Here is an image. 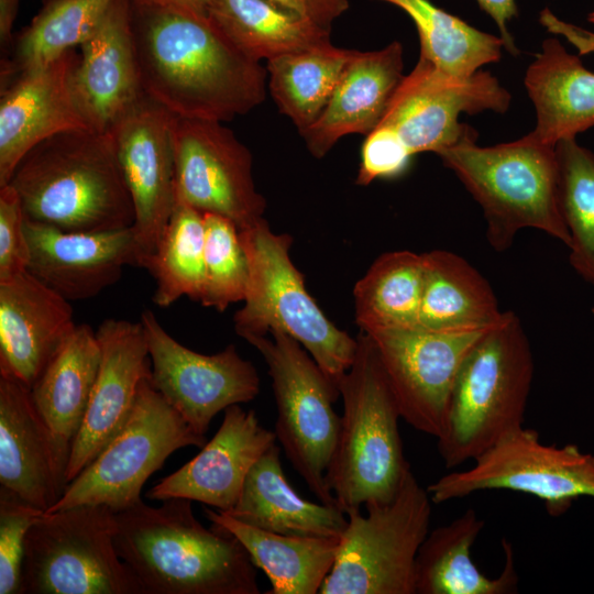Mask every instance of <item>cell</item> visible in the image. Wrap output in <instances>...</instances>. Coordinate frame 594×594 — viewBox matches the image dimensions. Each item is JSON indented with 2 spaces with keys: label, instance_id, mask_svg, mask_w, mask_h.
Segmentation results:
<instances>
[{
  "label": "cell",
  "instance_id": "obj_1",
  "mask_svg": "<svg viewBox=\"0 0 594 594\" xmlns=\"http://www.w3.org/2000/svg\"><path fill=\"white\" fill-rule=\"evenodd\" d=\"M144 95L177 117L226 122L261 105L267 72L210 20L131 0Z\"/></svg>",
  "mask_w": 594,
  "mask_h": 594
},
{
  "label": "cell",
  "instance_id": "obj_2",
  "mask_svg": "<svg viewBox=\"0 0 594 594\" xmlns=\"http://www.w3.org/2000/svg\"><path fill=\"white\" fill-rule=\"evenodd\" d=\"M114 544L143 594H258L255 565L228 530L205 527L191 501L142 499L116 513Z\"/></svg>",
  "mask_w": 594,
  "mask_h": 594
},
{
  "label": "cell",
  "instance_id": "obj_3",
  "mask_svg": "<svg viewBox=\"0 0 594 594\" xmlns=\"http://www.w3.org/2000/svg\"><path fill=\"white\" fill-rule=\"evenodd\" d=\"M25 218L64 231L130 228L134 208L111 133L55 134L20 161L9 182Z\"/></svg>",
  "mask_w": 594,
  "mask_h": 594
},
{
  "label": "cell",
  "instance_id": "obj_4",
  "mask_svg": "<svg viewBox=\"0 0 594 594\" xmlns=\"http://www.w3.org/2000/svg\"><path fill=\"white\" fill-rule=\"evenodd\" d=\"M354 361L338 383L343 414L327 484L345 514L391 502L411 470L397 399L372 338L360 330Z\"/></svg>",
  "mask_w": 594,
  "mask_h": 594
},
{
  "label": "cell",
  "instance_id": "obj_5",
  "mask_svg": "<svg viewBox=\"0 0 594 594\" xmlns=\"http://www.w3.org/2000/svg\"><path fill=\"white\" fill-rule=\"evenodd\" d=\"M437 155L481 206L493 250H508L517 233L529 228L569 246L559 200L556 145L528 133L513 142L482 147L472 129Z\"/></svg>",
  "mask_w": 594,
  "mask_h": 594
},
{
  "label": "cell",
  "instance_id": "obj_6",
  "mask_svg": "<svg viewBox=\"0 0 594 594\" xmlns=\"http://www.w3.org/2000/svg\"><path fill=\"white\" fill-rule=\"evenodd\" d=\"M534 358L519 317L504 311L466 355L457 376L438 452L448 469L474 460L524 426Z\"/></svg>",
  "mask_w": 594,
  "mask_h": 594
},
{
  "label": "cell",
  "instance_id": "obj_7",
  "mask_svg": "<svg viewBox=\"0 0 594 594\" xmlns=\"http://www.w3.org/2000/svg\"><path fill=\"white\" fill-rule=\"evenodd\" d=\"M249 262L244 306L233 317L243 339L282 331L297 340L337 385L354 361L358 341L327 318L307 292L289 250L293 239L265 219L239 230Z\"/></svg>",
  "mask_w": 594,
  "mask_h": 594
},
{
  "label": "cell",
  "instance_id": "obj_8",
  "mask_svg": "<svg viewBox=\"0 0 594 594\" xmlns=\"http://www.w3.org/2000/svg\"><path fill=\"white\" fill-rule=\"evenodd\" d=\"M114 530L116 512L106 505L44 513L25 538L19 594H143Z\"/></svg>",
  "mask_w": 594,
  "mask_h": 594
},
{
  "label": "cell",
  "instance_id": "obj_9",
  "mask_svg": "<svg viewBox=\"0 0 594 594\" xmlns=\"http://www.w3.org/2000/svg\"><path fill=\"white\" fill-rule=\"evenodd\" d=\"M431 498L411 470L388 503L346 514L320 594H416L415 568L430 531Z\"/></svg>",
  "mask_w": 594,
  "mask_h": 594
},
{
  "label": "cell",
  "instance_id": "obj_10",
  "mask_svg": "<svg viewBox=\"0 0 594 594\" xmlns=\"http://www.w3.org/2000/svg\"><path fill=\"white\" fill-rule=\"evenodd\" d=\"M272 338L245 340L263 356L276 404L275 436L294 470L319 502L337 505L327 484L341 417L333 404L338 385L308 351L290 336L273 330Z\"/></svg>",
  "mask_w": 594,
  "mask_h": 594
},
{
  "label": "cell",
  "instance_id": "obj_11",
  "mask_svg": "<svg viewBox=\"0 0 594 594\" xmlns=\"http://www.w3.org/2000/svg\"><path fill=\"white\" fill-rule=\"evenodd\" d=\"M206 442L155 388L150 372L123 427L46 513L84 504L121 512L142 499L143 485L172 453Z\"/></svg>",
  "mask_w": 594,
  "mask_h": 594
},
{
  "label": "cell",
  "instance_id": "obj_12",
  "mask_svg": "<svg viewBox=\"0 0 594 594\" xmlns=\"http://www.w3.org/2000/svg\"><path fill=\"white\" fill-rule=\"evenodd\" d=\"M473 461L471 468L446 474L427 486L432 503L480 491L508 490L538 497L551 516H559L578 497H594V455L574 444H544L537 430L524 426Z\"/></svg>",
  "mask_w": 594,
  "mask_h": 594
},
{
  "label": "cell",
  "instance_id": "obj_13",
  "mask_svg": "<svg viewBox=\"0 0 594 594\" xmlns=\"http://www.w3.org/2000/svg\"><path fill=\"white\" fill-rule=\"evenodd\" d=\"M172 133L178 196L239 230L264 219L266 201L254 184L252 154L223 122L174 114Z\"/></svg>",
  "mask_w": 594,
  "mask_h": 594
},
{
  "label": "cell",
  "instance_id": "obj_14",
  "mask_svg": "<svg viewBox=\"0 0 594 594\" xmlns=\"http://www.w3.org/2000/svg\"><path fill=\"white\" fill-rule=\"evenodd\" d=\"M487 330L433 331L415 327L366 332L376 346L402 419L436 439L442 435L459 371Z\"/></svg>",
  "mask_w": 594,
  "mask_h": 594
},
{
  "label": "cell",
  "instance_id": "obj_15",
  "mask_svg": "<svg viewBox=\"0 0 594 594\" xmlns=\"http://www.w3.org/2000/svg\"><path fill=\"white\" fill-rule=\"evenodd\" d=\"M155 388L184 420L205 436L213 417L232 405L253 400L260 393L255 366L234 344L206 355L175 340L146 309L140 319Z\"/></svg>",
  "mask_w": 594,
  "mask_h": 594
},
{
  "label": "cell",
  "instance_id": "obj_16",
  "mask_svg": "<svg viewBox=\"0 0 594 594\" xmlns=\"http://www.w3.org/2000/svg\"><path fill=\"white\" fill-rule=\"evenodd\" d=\"M510 101V94L488 72L455 77L419 56L378 125L394 131L413 156L422 152L438 154L472 130L459 122L461 113H503Z\"/></svg>",
  "mask_w": 594,
  "mask_h": 594
},
{
  "label": "cell",
  "instance_id": "obj_17",
  "mask_svg": "<svg viewBox=\"0 0 594 594\" xmlns=\"http://www.w3.org/2000/svg\"><path fill=\"white\" fill-rule=\"evenodd\" d=\"M173 118L143 95L109 130L133 202L140 267L154 253L175 202Z\"/></svg>",
  "mask_w": 594,
  "mask_h": 594
},
{
  "label": "cell",
  "instance_id": "obj_18",
  "mask_svg": "<svg viewBox=\"0 0 594 594\" xmlns=\"http://www.w3.org/2000/svg\"><path fill=\"white\" fill-rule=\"evenodd\" d=\"M79 62L80 54L68 50L1 88L0 187L9 184L20 161L40 142L62 132L92 129L74 86Z\"/></svg>",
  "mask_w": 594,
  "mask_h": 594
},
{
  "label": "cell",
  "instance_id": "obj_19",
  "mask_svg": "<svg viewBox=\"0 0 594 594\" xmlns=\"http://www.w3.org/2000/svg\"><path fill=\"white\" fill-rule=\"evenodd\" d=\"M70 451L38 414L30 388L0 375V487L46 513L68 485Z\"/></svg>",
  "mask_w": 594,
  "mask_h": 594
},
{
  "label": "cell",
  "instance_id": "obj_20",
  "mask_svg": "<svg viewBox=\"0 0 594 594\" xmlns=\"http://www.w3.org/2000/svg\"><path fill=\"white\" fill-rule=\"evenodd\" d=\"M28 271L67 300L96 297L116 284L125 266L141 264L133 227L64 231L25 218Z\"/></svg>",
  "mask_w": 594,
  "mask_h": 594
},
{
  "label": "cell",
  "instance_id": "obj_21",
  "mask_svg": "<svg viewBox=\"0 0 594 594\" xmlns=\"http://www.w3.org/2000/svg\"><path fill=\"white\" fill-rule=\"evenodd\" d=\"M101 361L82 425L73 441L69 484L128 420L151 359L141 321L106 319L96 331Z\"/></svg>",
  "mask_w": 594,
  "mask_h": 594
},
{
  "label": "cell",
  "instance_id": "obj_22",
  "mask_svg": "<svg viewBox=\"0 0 594 594\" xmlns=\"http://www.w3.org/2000/svg\"><path fill=\"white\" fill-rule=\"evenodd\" d=\"M276 441L275 432L260 424L254 410L229 406L218 431L200 452L150 488L146 497L162 502L186 498L229 512L252 466Z\"/></svg>",
  "mask_w": 594,
  "mask_h": 594
},
{
  "label": "cell",
  "instance_id": "obj_23",
  "mask_svg": "<svg viewBox=\"0 0 594 594\" xmlns=\"http://www.w3.org/2000/svg\"><path fill=\"white\" fill-rule=\"evenodd\" d=\"M69 300L29 271L0 282V375L31 389L77 326Z\"/></svg>",
  "mask_w": 594,
  "mask_h": 594
},
{
  "label": "cell",
  "instance_id": "obj_24",
  "mask_svg": "<svg viewBox=\"0 0 594 594\" xmlns=\"http://www.w3.org/2000/svg\"><path fill=\"white\" fill-rule=\"evenodd\" d=\"M80 48L75 91L91 128L108 132L144 95L132 32L131 0H114Z\"/></svg>",
  "mask_w": 594,
  "mask_h": 594
},
{
  "label": "cell",
  "instance_id": "obj_25",
  "mask_svg": "<svg viewBox=\"0 0 594 594\" xmlns=\"http://www.w3.org/2000/svg\"><path fill=\"white\" fill-rule=\"evenodd\" d=\"M398 41L370 52L353 50L320 118L299 132L314 157H323L348 134L372 132L384 118L405 75Z\"/></svg>",
  "mask_w": 594,
  "mask_h": 594
},
{
  "label": "cell",
  "instance_id": "obj_26",
  "mask_svg": "<svg viewBox=\"0 0 594 594\" xmlns=\"http://www.w3.org/2000/svg\"><path fill=\"white\" fill-rule=\"evenodd\" d=\"M224 513L286 536L340 538L348 524L346 514L337 505L310 502L292 487L276 443L252 466L237 504Z\"/></svg>",
  "mask_w": 594,
  "mask_h": 594
},
{
  "label": "cell",
  "instance_id": "obj_27",
  "mask_svg": "<svg viewBox=\"0 0 594 594\" xmlns=\"http://www.w3.org/2000/svg\"><path fill=\"white\" fill-rule=\"evenodd\" d=\"M525 87L536 110V127L529 132L536 140L556 145L594 127V73L558 38L542 42L527 68Z\"/></svg>",
  "mask_w": 594,
  "mask_h": 594
},
{
  "label": "cell",
  "instance_id": "obj_28",
  "mask_svg": "<svg viewBox=\"0 0 594 594\" xmlns=\"http://www.w3.org/2000/svg\"><path fill=\"white\" fill-rule=\"evenodd\" d=\"M484 520L469 508L447 525L429 531L415 568L416 594H509L517 592L514 549L503 539L505 563L496 578L486 576L471 559V548Z\"/></svg>",
  "mask_w": 594,
  "mask_h": 594
},
{
  "label": "cell",
  "instance_id": "obj_29",
  "mask_svg": "<svg viewBox=\"0 0 594 594\" xmlns=\"http://www.w3.org/2000/svg\"><path fill=\"white\" fill-rule=\"evenodd\" d=\"M422 257L419 328L477 331L499 322L504 311L492 286L464 257L446 250L426 252Z\"/></svg>",
  "mask_w": 594,
  "mask_h": 594
},
{
  "label": "cell",
  "instance_id": "obj_30",
  "mask_svg": "<svg viewBox=\"0 0 594 594\" xmlns=\"http://www.w3.org/2000/svg\"><path fill=\"white\" fill-rule=\"evenodd\" d=\"M206 518L232 534L271 582L267 594H317L336 561L340 538L286 536L204 507Z\"/></svg>",
  "mask_w": 594,
  "mask_h": 594
},
{
  "label": "cell",
  "instance_id": "obj_31",
  "mask_svg": "<svg viewBox=\"0 0 594 594\" xmlns=\"http://www.w3.org/2000/svg\"><path fill=\"white\" fill-rule=\"evenodd\" d=\"M100 361L96 331L77 324L30 389L41 417L70 444L86 416Z\"/></svg>",
  "mask_w": 594,
  "mask_h": 594
},
{
  "label": "cell",
  "instance_id": "obj_32",
  "mask_svg": "<svg viewBox=\"0 0 594 594\" xmlns=\"http://www.w3.org/2000/svg\"><path fill=\"white\" fill-rule=\"evenodd\" d=\"M208 18L256 62L332 43L330 29L270 0H210Z\"/></svg>",
  "mask_w": 594,
  "mask_h": 594
},
{
  "label": "cell",
  "instance_id": "obj_33",
  "mask_svg": "<svg viewBox=\"0 0 594 594\" xmlns=\"http://www.w3.org/2000/svg\"><path fill=\"white\" fill-rule=\"evenodd\" d=\"M352 54L330 43L267 61L271 95L299 132L320 118Z\"/></svg>",
  "mask_w": 594,
  "mask_h": 594
},
{
  "label": "cell",
  "instance_id": "obj_34",
  "mask_svg": "<svg viewBox=\"0 0 594 594\" xmlns=\"http://www.w3.org/2000/svg\"><path fill=\"white\" fill-rule=\"evenodd\" d=\"M422 284V254L402 250L380 255L353 289L360 330L418 327Z\"/></svg>",
  "mask_w": 594,
  "mask_h": 594
},
{
  "label": "cell",
  "instance_id": "obj_35",
  "mask_svg": "<svg viewBox=\"0 0 594 594\" xmlns=\"http://www.w3.org/2000/svg\"><path fill=\"white\" fill-rule=\"evenodd\" d=\"M402 9L416 25L420 55L438 69L469 77L486 64L501 59V36L483 32L430 0H377Z\"/></svg>",
  "mask_w": 594,
  "mask_h": 594
},
{
  "label": "cell",
  "instance_id": "obj_36",
  "mask_svg": "<svg viewBox=\"0 0 594 594\" xmlns=\"http://www.w3.org/2000/svg\"><path fill=\"white\" fill-rule=\"evenodd\" d=\"M204 213L175 193L169 220L143 268L156 282L153 302L169 307L183 296L199 301L205 282Z\"/></svg>",
  "mask_w": 594,
  "mask_h": 594
},
{
  "label": "cell",
  "instance_id": "obj_37",
  "mask_svg": "<svg viewBox=\"0 0 594 594\" xmlns=\"http://www.w3.org/2000/svg\"><path fill=\"white\" fill-rule=\"evenodd\" d=\"M114 0H46L20 34L13 58L1 63V88L19 74L42 67L81 45Z\"/></svg>",
  "mask_w": 594,
  "mask_h": 594
},
{
  "label": "cell",
  "instance_id": "obj_38",
  "mask_svg": "<svg viewBox=\"0 0 594 594\" xmlns=\"http://www.w3.org/2000/svg\"><path fill=\"white\" fill-rule=\"evenodd\" d=\"M559 200L570 234L569 262L594 285V153L575 138L556 144Z\"/></svg>",
  "mask_w": 594,
  "mask_h": 594
},
{
  "label": "cell",
  "instance_id": "obj_39",
  "mask_svg": "<svg viewBox=\"0 0 594 594\" xmlns=\"http://www.w3.org/2000/svg\"><path fill=\"white\" fill-rule=\"evenodd\" d=\"M205 282L199 302L222 312L243 301L249 284V262L240 231L230 219L205 212Z\"/></svg>",
  "mask_w": 594,
  "mask_h": 594
},
{
  "label": "cell",
  "instance_id": "obj_40",
  "mask_svg": "<svg viewBox=\"0 0 594 594\" xmlns=\"http://www.w3.org/2000/svg\"><path fill=\"white\" fill-rule=\"evenodd\" d=\"M45 512L0 487V594H19L25 538Z\"/></svg>",
  "mask_w": 594,
  "mask_h": 594
},
{
  "label": "cell",
  "instance_id": "obj_41",
  "mask_svg": "<svg viewBox=\"0 0 594 594\" xmlns=\"http://www.w3.org/2000/svg\"><path fill=\"white\" fill-rule=\"evenodd\" d=\"M25 215L15 189L0 187V282L28 271L30 252Z\"/></svg>",
  "mask_w": 594,
  "mask_h": 594
},
{
  "label": "cell",
  "instance_id": "obj_42",
  "mask_svg": "<svg viewBox=\"0 0 594 594\" xmlns=\"http://www.w3.org/2000/svg\"><path fill=\"white\" fill-rule=\"evenodd\" d=\"M411 153L389 128L377 125L362 145L356 184L370 185L377 178H393L408 167Z\"/></svg>",
  "mask_w": 594,
  "mask_h": 594
},
{
  "label": "cell",
  "instance_id": "obj_43",
  "mask_svg": "<svg viewBox=\"0 0 594 594\" xmlns=\"http://www.w3.org/2000/svg\"><path fill=\"white\" fill-rule=\"evenodd\" d=\"M311 22L331 30L332 22L350 7L349 0H270Z\"/></svg>",
  "mask_w": 594,
  "mask_h": 594
},
{
  "label": "cell",
  "instance_id": "obj_44",
  "mask_svg": "<svg viewBox=\"0 0 594 594\" xmlns=\"http://www.w3.org/2000/svg\"><path fill=\"white\" fill-rule=\"evenodd\" d=\"M539 22L548 32L563 36L580 55L594 54V32L561 20L548 8L541 10Z\"/></svg>",
  "mask_w": 594,
  "mask_h": 594
},
{
  "label": "cell",
  "instance_id": "obj_45",
  "mask_svg": "<svg viewBox=\"0 0 594 594\" xmlns=\"http://www.w3.org/2000/svg\"><path fill=\"white\" fill-rule=\"evenodd\" d=\"M481 9L487 13L497 25L505 50L513 55L519 54L512 36L508 23L518 14L516 0H476Z\"/></svg>",
  "mask_w": 594,
  "mask_h": 594
},
{
  "label": "cell",
  "instance_id": "obj_46",
  "mask_svg": "<svg viewBox=\"0 0 594 594\" xmlns=\"http://www.w3.org/2000/svg\"><path fill=\"white\" fill-rule=\"evenodd\" d=\"M20 0H0V45L7 52L12 43V29Z\"/></svg>",
  "mask_w": 594,
  "mask_h": 594
},
{
  "label": "cell",
  "instance_id": "obj_47",
  "mask_svg": "<svg viewBox=\"0 0 594 594\" xmlns=\"http://www.w3.org/2000/svg\"><path fill=\"white\" fill-rule=\"evenodd\" d=\"M183 10L199 18L208 19V7L210 0H142Z\"/></svg>",
  "mask_w": 594,
  "mask_h": 594
},
{
  "label": "cell",
  "instance_id": "obj_48",
  "mask_svg": "<svg viewBox=\"0 0 594 594\" xmlns=\"http://www.w3.org/2000/svg\"><path fill=\"white\" fill-rule=\"evenodd\" d=\"M587 20L591 22V23H594V10L590 12L588 16H587Z\"/></svg>",
  "mask_w": 594,
  "mask_h": 594
},
{
  "label": "cell",
  "instance_id": "obj_49",
  "mask_svg": "<svg viewBox=\"0 0 594 594\" xmlns=\"http://www.w3.org/2000/svg\"><path fill=\"white\" fill-rule=\"evenodd\" d=\"M592 312H593V315H594V306H593V308H592Z\"/></svg>",
  "mask_w": 594,
  "mask_h": 594
}]
</instances>
